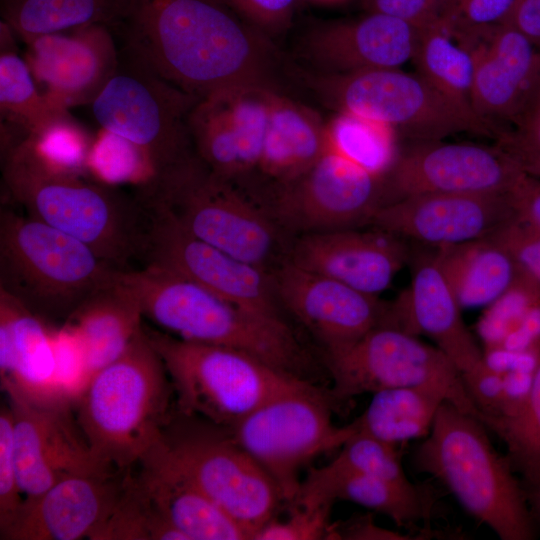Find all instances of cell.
<instances>
[{"mask_svg":"<svg viewBox=\"0 0 540 540\" xmlns=\"http://www.w3.org/2000/svg\"><path fill=\"white\" fill-rule=\"evenodd\" d=\"M129 55L198 98L235 87L281 91L289 66L272 38L219 0H138Z\"/></svg>","mask_w":540,"mask_h":540,"instance_id":"6da1fadb","label":"cell"},{"mask_svg":"<svg viewBox=\"0 0 540 540\" xmlns=\"http://www.w3.org/2000/svg\"><path fill=\"white\" fill-rule=\"evenodd\" d=\"M7 196L24 213L88 245L119 269L139 259L146 212L115 186L48 163L26 137L2 154Z\"/></svg>","mask_w":540,"mask_h":540,"instance_id":"7a4b0ae2","label":"cell"},{"mask_svg":"<svg viewBox=\"0 0 540 540\" xmlns=\"http://www.w3.org/2000/svg\"><path fill=\"white\" fill-rule=\"evenodd\" d=\"M115 280L134 297L142 316L166 333L240 350L308 379L311 357L284 319L251 312L155 266L117 269Z\"/></svg>","mask_w":540,"mask_h":540,"instance_id":"3957f363","label":"cell"},{"mask_svg":"<svg viewBox=\"0 0 540 540\" xmlns=\"http://www.w3.org/2000/svg\"><path fill=\"white\" fill-rule=\"evenodd\" d=\"M135 197L146 210L245 262L272 272L287 259L289 233L258 200L213 172L195 151L137 187Z\"/></svg>","mask_w":540,"mask_h":540,"instance_id":"277c9868","label":"cell"},{"mask_svg":"<svg viewBox=\"0 0 540 540\" xmlns=\"http://www.w3.org/2000/svg\"><path fill=\"white\" fill-rule=\"evenodd\" d=\"M173 386L144 327L96 372L77 400V421L94 456L124 470L140 463L167 425Z\"/></svg>","mask_w":540,"mask_h":540,"instance_id":"5b68a950","label":"cell"},{"mask_svg":"<svg viewBox=\"0 0 540 540\" xmlns=\"http://www.w3.org/2000/svg\"><path fill=\"white\" fill-rule=\"evenodd\" d=\"M418 470L438 479L473 517L502 540H531L535 531L525 491L486 426L445 401L414 455Z\"/></svg>","mask_w":540,"mask_h":540,"instance_id":"8992f818","label":"cell"},{"mask_svg":"<svg viewBox=\"0 0 540 540\" xmlns=\"http://www.w3.org/2000/svg\"><path fill=\"white\" fill-rule=\"evenodd\" d=\"M116 269L75 237L1 207L0 290L42 319L66 321Z\"/></svg>","mask_w":540,"mask_h":540,"instance_id":"52a82bcc","label":"cell"},{"mask_svg":"<svg viewBox=\"0 0 540 540\" xmlns=\"http://www.w3.org/2000/svg\"><path fill=\"white\" fill-rule=\"evenodd\" d=\"M289 73L336 113L387 125L409 141L443 140L459 133L499 140L506 132L445 96L417 72L393 68L320 73L291 64Z\"/></svg>","mask_w":540,"mask_h":540,"instance_id":"ba28073f","label":"cell"},{"mask_svg":"<svg viewBox=\"0 0 540 540\" xmlns=\"http://www.w3.org/2000/svg\"><path fill=\"white\" fill-rule=\"evenodd\" d=\"M144 331L163 361L180 411L221 427L231 428L273 398L311 383L240 350Z\"/></svg>","mask_w":540,"mask_h":540,"instance_id":"9c48e42d","label":"cell"},{"mask_svg":"<svg viewBox=\"0 0 540 540\" xmlns=\"http://www.w3.org/2000/svg\"><path fill=\"white\" fill-rule=\"evenodd\" d=\"M182 473L252 539L274 518L283 500L269 474L233 438L230 430L209 422L164 429L148 452ZM147 453V454H148Z\"/></svg>","mask_w":540,"mask_h":540,"instance_id":"30bf717a","label":"cell"},{"mask_svg":"<svg viewBox=\"0 0 540 540\" xmlns=\"http://www.w3.org/2000/svg\"><path fill=\"white\" fill-rule=\"evenodd\" d=\"M324 354L333 400L392 388L437 386L450 394L452 404L481 421L450 358L435 345L396 326L378 325L358 340Z\"/></svg>","mask_w":540,"mask_h":540,"instance_id":"8fae6325","label":"cell"},{"mask_svg":"<svg viewBox=\"0 0 540 540\" xmlns=\"http://www.w3.org/2000/svg\"><path fill=\"white\" fill-rule=\"evenodd\" d=\"M332 401L329 391L310 383L273 398L228 428L273 479L284 501H295L304 465L345 443L343 427L332 422Z\"/></svg>","mask_w":540,"mask_h":540,"instance_id":"7c38bea8","label":"cell"},{"mask_svg":"<svg viewBox=\"0 0 540 540\" xmlns=\"http://www.w3.org/2000/svg\"><path fill=\"white\" fill-rule=\"evenodd\" d=\"M199 99L130 56L90 105L101 129L139 146L157 174L194 152L188 117Z\"/></svg>","mask_w":540,"mask_h":540,"instance_id":"4fadbf2b","label":"cell"},{"mask_svg":"<svg viewBox=\"0 0 540 540\" xmlns=\"http://www.w3.org/2000/svg\"><path fill=\"white\" fill-rule=\"evenodd\" d=\"M384 203L383 178L329 150L301 177L263 202L289 234H306L370 224Z\"/></svg>","mask_w":540,"mask_h":540,"instance_id":"5bb4252c","label":"cell"},{"mask_svg":"<svg viewBox=\"0 0 540 540\" xmlns=\"http://www.w3.org/2000/svg\"><path fill=\"white\" fill-rule=\"evenodd\" d=\"M139 260L191 280L251 312L284 319L271 271L236 258L146 210ZM285 320V319H284Z\"/></svg>","mask_w":540,"mask_h":540,"instance_id":"9a60e30c","label":"cell"},{"mask_svg":"<svg viewBox=\"0 0 540 540\" xmlns=\"http://www.w3.org/2000/svg\"><path fill=\"white\" fill-rule=\"evenodd\" d=\"M522 171L499 144L409 141L383 178V205L427 193L506 194Z\"/></svg>","mask_w":540,"mask_h":540,"instance_id":"2e32d148","label":"cell"},{"mask_svg":"<svg viewBox=\"0 0 540 540\" xmlns=\"http://www.w3.org/2000/svg\"><path fill=\"white\" fill-rule=\"evenodd\" d=\"M275 92L235 87L201 98L188 117L197 156L216 174L239 186L261 159Z\"/></svg>","mask_w":540,"mask_h":540,"instance_id":"e0dca14e","label":"cell"},{"mask_svg":"<svg viewBox=\"0 0 540 540\" xmlns=\"http://www.w3.org/2000/svg\"><path fill=\"white\" fill-rule=\"evenodd\" d=\"M514 217L506 194L427 193L382 205L369 225L440 249L489 237Z\"/></svg>","mask_w":540,"mask_h":540,"instance_id":"ac0fdd59","label":"cell"},{"mask_svg":"<svg viewBox=\"0 0 540 540\" xmlns=\"http://www.w3.org/2000/svg\"><path fill=\"white\" fill-rule=\"evenodd\" d=\"M272 274L283 310L294 316L324 351L348 345L386 321L389 304L379 296L305 270L287 259Z\"/></svg>","mask_w":540,"mask_h":540,"instance_id":"d6986e66","label":"cell"},{"mask_svg":"<svg viewBox=\"0 0 540 540\" xmlns=\"http://www.w3.org/2000/svg\"><path fill=\"white\" fill-rule=\"evenodd\" d=\"M10 400L14 460L25 498H36L70 476L112 474L77 432L67 409Z\"/></svg>","mask_w":540,"mask_h":540,"instance_id":"ffe728a7","label":"cell"},{"mask_svg":"<svg viewBox=\"0 0 540 540\" xmlns=\"http://www.w3.org/2000/svg\"><path fill=\"white\" fill-rule=\"evenodd\" d=\"M410 254L406 240L371 226L298 235L291 242L287 260L379 296L409 262Z\"/></svg>","mask_w":540,"mask_h":540,"instance_id":"44dd1931","label":"cell"},{"mask_svg":"<svg viewBox=\"0 0 540 540\" xmlns=\"http://www.w3.org/2000/svg\"><path fill=\"white\" fill-rule=\"evenodd\" d=\"M409 262V287L389 304L385 324L429 338L462 376L473 373L484 363L483 353L463 320L437 250L411 252Z\"/></svg>","mask_w":540,"mask_h":540,"instance_id":"7402d4cb","label":"cell"},{"mask_svg":"<svg viewBox=\"0 0 540 540\" xmlns=\"http://www.w3.org/2000/svg\"><path fill=\"white\" fill-rule=\"evenodd\" d=\"M27 64L44 95L70 108L91 104L119 66L114 39L103 25L41 35L25 42Z\"/></svg>","mask_w":540,"mask_h":540,"instance_id":"603a6c76","label":"cell"},{"mask_svg":"<svg viewBox=\"0 0 540 540\" xmlns=\"http://www.w3.org/2000/svg\"><path fill=\"white\" fill-rule=\"evenodd\" d=\"M418 32L401 19L367 12L312 27L299 44V55L320 73L399 68L412 60Z\"/></svg>","mask_w":540,"mask_h":540,"instance_id":"cb8c5ba5","label":"cell"},{"mask_svg":"<svg viewBox=\"0 0 540 540\" xmlns=\"http://www.w3.org/2000/svg\"><path fill=\"white\" fill-rule=\"evenodd\" d=\"M111 475L64 478L36 498H25L10 523L6 540L92 539L113 511L124 486Z\"/></svg>","mask_w":540,"mask_h":540,"instance_id":"d4e9b609","label":"cell"},{"mask_svg":"<svg viewBox=\"0 0 540 540\" xmlns=\"http://www.w3.org/2000/svg\"><path fill=\"white\" fill-rule=\"evenodd\" d=\"M460 42L473 56V111L495 125H516L531 90L540 51L507 23Z\"/></svg>","mask_w":540,"mask_h":540,"instance_id":"484cf974","label":"cell"},{"mask_svg":"<svg viewBox=\"0 0 540 540\" xmlns=\"http://www.w3.org/2000/svg\"><path fill=\"white\" fill-rule=\"evenodd\" d=\"M52 329L0 290V378L10 399L60 408L56 398Z\"/></svg>","mask_w":540,"mask_h":540,"instance_id":"4316f807","label":"cell"},{"mask_svg":"<svg viewBox=\"0 0 540 540\" xmlns=\"http://www.w3.org/2000/svg\"><path fill=\"white\" fill-rule=\"evenodd\" d=\"M434 496L429 487L399 484L329 463L309 471L293 503L319 505L347 500L388 516L398 526H409L430 520Z\"/></svg>","mask_w":540,"mask_h":540,"instance_id":"83f0119b","label":"cell"},{"mask_svg":"<svg viewBox=\"0 0 540 540\" xmlns=\"http://www.w3.org/2000/svg\"><path fill=\"white\" fill-rule=\"evenodd\" d=\"M328 150L327 123L320 114L283 93H275L254 175L270 184L271 193L301 177Z\"/></svg>","mask_w":540,"mask_h":540,"instance_id":"f1b7e54d","label":"cell"},{"mask_svg":"<svg viewBox=\"0 0 540 540\" xmlns=\"http://www.w3.org/2000/svg\"><path fill=\"white\" fill-rule=\"evenodd\" d=\"M137 479L161 515L187 540H244L247 533L182 473L148 453Z\"/></svg>","mask_w":540,"mask_h":540,"instance_id":"f546056e","label":"cell"},{"mask_svg":"<svg viewBox=\"0 0 540 540\" xmlns=\"http://www.w3.org/2000/svg\"><path fill=\"white\" fill-rule=\"evenodd\" d=\"M134 297L115 280L87 298L65 321L86 347L92 376L120 357L142 330Z\"/></svg>","mask_w":540,"mask_h":540,"instance_id":"4dcf8cb0","label":"cell"},{"mask_svg":"<svg viewBox=\"0 0 540 540\" xmlns=\"http://www.w3.org/2000/svg\"><path fill=\"white\" fill-rule=\"evenodd\" d=\"M436 250L462 309L487 307L522 273L509 251L491 236Z\"/></svg>","mask_w":540,"mask_h":540,"instance_id":"1f68e13d","label":"cell"},{"mask_svg":"<svg viewBox=\"0 0 540 540\" xmlns=\"http://www.w3.org/2000/svg\"><path fill=\"white\" fill-rule=\"evenodd\" d=\"M445 401L452 403L450 394L437 386L400 387L375 392L364 412L343 426L347 440L364 434L397 445L426 437Z\"/></svg>","mask_w":540,"mask_h":540,"instance_id":"d6a6232c","label":"cell"},{"mask_svg":"<svg viewBox=\"0 0 540 540\" xmlns=\"http://www.w3.org/2000/svg\"><path fill=\"white\" fill-rule=\"evenodd\" d=\"M138 0H6L3 17L25 42L91 25H121Z\"/></svg>","mask_w":540,"mask_h":540,"instance_id":"836d02e7","label":"cell"},{"mask_svg":"<svg viewBox=\"0 0 540 540\" xmlns=\"http://www.w3.org/2000/svg\"><path fill=\"white\" fill-rule=\"evenodd\" d=\"M411 61L416 72L433 87L474 112L472 53L451 33L441 16L419 28Z\"/></svg>","mask_w":540,"mask_h":540,"instance_id":"e575fe53","label":"cell"},{"mask_svg":"<svg viewBox=\"0 0 540 540\" xmlns=\"http://www.w3.org/2000/svg\"><path fill=\"white\" fill-rule=\"evenodd\" d=\"M7 44L1 38V119L26 137L39 136L71 115L68 109L54 104L38 91L27 62L12 50V39Z\"/></svg>","mask_w":540,"mask_h":540,"instance_id":"d590c367","label":"cell"},{"mask_svg":"<svg viewBox=\"0 0 540 540\" xmlns=\"http://www.w3.org/2000/svg\"><path fill=\"white\" fill-rule=\"evenodd\" d=\"M329 148L371 174L384 178L400 148L391 127L348 113H336L327 122Z\"/></svg>","mask_w":540,"mask_h":540,"instance_id":"8d00e7d4","label":"cell"},{"mask_svg":"<svg viewBox=\"0 0 540 540\" xmlns=\"http://www.w3.org/2000/svg\"><path fill=\"white\" fill-rule=\"evenodd\" d=\"M484 425L502 439L514 471L536 491L540 487V359L523 404L510 415L487 419Z\"/></svg>","mask_w":540,"mask_h":540,"instance_id":"74e56055","label":"cell"},{"mask_svg":"<svg viewBox=\"0 0 540 540\" xmlns=\"http://www.w3.org/2000/svg\"><path fill=\"white\" fill-rule=\"evenodd\" d=\"M92 540H187L153 506L137 479L125 477L120 497Z\"/></svg>","mask_w":540,"mask_h":540,"instance_id":"f35d334b","label":"cell"},{"mask_svg":"<svg viewBox=\"0 0 540 540\" xmlns=\"http://www.w3.org/2000/svg\"><path fill=\"white\" fill-rule=\"evenodd\" d=\"M87 170L93 179L110 186L130 183L139 187L156 174V168L145 151L104 129L93 140Z\"/></svg>","mask_w":540,"mask_h":540,"instance_id":"ab89813d","label":"cell"},{"mask_svg":"<svg viewBox=\"0 0 540 540\" xmlns=\"http://www.w3.org/2000/svg\"><path fill=\"white\" fill-rule=\"evenodd\" d=\"M540 302V284L524 271L515 283L497 298L478 321L477 330L486 348L499 346Z\"/></svg>","mask_w":540,"mask_h":540,"instance_id":"60d3db41","label":"cell"},{"mask_svg":"<svg viewBox=\"0 0 540 540\" xmlns=\"http://www.w3.org/2000/svg\"><path fill=\"white\" fill-rule=\"evenodd\" d=\"M52 342L57 402L61 408L69 409L75 406L91 379L86 347L78 332L65 322L52 329Z\"/></svg>","mask_w":540,"mask_h":540,"instance_id":"b9f144b4","label":"cell"},{"mask_svg":"<svg viewBox=\"0 0 540 540\" xmlns=\"http://www.w3.org/2000/svg\"><path fill=\"white\" fill-rule=\"evenodd\" d=\"M330 464L399 484L412 483L403 470L396 445L369 435L357 434L350 437Z\"/></svg>","mask_w":540,"mask_h":540,"instance_id":"7bdbcfd3","label":"cell"},{"mask_svg":"<svg viewBox=\"0 0 540 540\" xmlns=\"http://www.w3.org/2000/svg\"><path fill=\"white\" fill-rule=\"evenodd\" d=\"M37 152L51 165L86 175L94 138L69 117L39 136H28Z\"/></svg>","mask_w":540,"mask_h":540,"instance_id":"ee69618b","label":"cell"},{"mask_svg":"<svg viewBox=\"0 0 540 540\" xmlns=\"http://www.w3.org/2000/svg\"><path fill=\"white\" fill-rule=\"evenodd\" d=\"M518 0H448L441 15L458 40L506 23Z\"/></svg>","mask_w":540,"mask_h":540,"instance_id":"f6af8a7d","label":"cell"},{"mask_svg":"<svg viewBox=\"0 0 540 540\" xmlns=\"http://www.w3.org/2000/svg\"><path fill=\"white\" fill-rule=\"evenodd\" d=\"M333 504L303 505L293 503L285 520L272 518L253 536V540L326 539Z\"/></svg>","mask_w":540,"mask_h":540,"instance_id":"bcb514c9","label":"cell"},{"mask_svg":"<svg viewBox=\"0 0 540 540\" xmlns=\"http://www.w3.org/2000/svg\"><path fill=\"white\" fill-rule=\"evenodd\" d=\"M13 453V413L11 407L0 412V530L6 527L21 507L22 498Z\"/></svg>","mask_w":540,"mask_h":540,"instance_id":"7dc6e473","label":"cell"},{"mask_svg":"<svg viewBox=\"0 0 540 540\" xmlns=\"http://www.w3.org/2000/svg\"><path fill=\"white\" fill-rule=\"evenodd\" d=\"M270 38L291 24L296 0H219Z\"/></svg>","mask_w":540,"mask_h":540,"instance_id":"c3c4849f","label":"cell"},{"mask_svg":"<svg viewBox=\"0 0 540 540\" xmlns=\"http://www.w3.org/2000/svg\"><path fill=\"white\" fill-rule=\"evenodd\" d=\"M512 255L522 271L540 284V231L516 217L493 235Z\"/></svg>","mask_w":540,"mask_h":540,"instance_id":"681fc988","label":"cell"},{"mask_svg":"<svg viewBox=\"0 0 540 540\" xmlns=\"http://www.w3.org/2000/svg\"><path fill=\"white\" fill-rule=\"evenodd\" d=\"M464 385L481 415V422L500 415L503 403V373L489 367L485 361L473 373L462 376Z\"/></svg>","mask_w":540,"mask_h":540,"instance_id":"f907efd6","label":"cell"},{"mask_svg":"<svg viewBox=\"0 0 540 540\" xmlns=\"http://www.w3.org/2000/svg\"><path fill=\"white\" fill-rule=\"evenodd\" d=\"M448 0H362L367 12L386 14L421 28L439 18Z\"/></svg>","mask_w":540,"mask_h":540,"instance_id":"816d5d0a","label":"cell"},{"mask_svg":"<svg viewBox=\"0 0 540 540\" xmlns=\"http://www.w3.org/2000/svg\"><path fill=\"white\" fill-rule=\"evenodd\" d=\"M506 196L515 217L540 231V179L522 171Z\"/></svg>","mask_w":540,"mask_h":540,"instance_id":"f5cc1de1","label":"cell"},{"mask_svg":"<svg viewBox=\"0 0 540 540\" xmlns=\"http://www.w3.org/2000/svg\"><path fill=\"white\" fill-rule=\"evenodd\" d=\"M326 539L402 540L410 539V537L382 528L374 523L370 515H366L341 524L331 523Z\"/></svg>","mask_w":540,"mask_h":540,"instance_id":"db71d44e","label":"cell"},{"mask_svg":"<svg viewBox=\"0 0 540 540\" xmlns=\"http://www.w3.org/2000/svg\"><path fill=\"white\" fill-rule=\"evenodd\" d=\"M497 347L510 351L540 348V302L528 311L520 324Z\"/></svg>","mask_w":540,"mask_h":540,"instance_id":"11a10c76","label":"cell"},{"mask_svg":"<svg viewBox=\"0 0 540 540\" xmlns=\"http://www.w3.org/2000/svg\"><path fill=\"white\" fill-rule=\"evenodd\" d=\"M506 23L519 30L540 51V0H518Z\"/></svg>","mask_w":540,"mask_h":540,"instance_id":"9f6ffc18","label":"cell"},{"mask_svg":"<svg viewBox=\"0 0 540 540\" xmlns=\"http://www.w3.org/2000/svg\"><path fill=\"white\" fill-rule=\"evenodd\" d=\"M500 146L517 161L524 172L540 179V152L509 141L501 142Z\"/></svg>","mask_w":540,"mask_h":540,"instance_id":"6f0895ef","label":"cell"},{"mask_svg":"<svg viewBox=\"0 0 540 540\" xmlns=\"http://www.w3.org/2000/svg\"><path fill=\"white\" fill-rule=\"evenodd\" d=\"M539 98H540V52H539L538 60L536 63L531 90H530L524 110H526L530 106V104H532L534 101H536Z\"/></svg>","mask_w":540,"mask_h":540,"instance_id":"680465c9","label":"cell"},{"mask_svg":"<svg viewBox=\"0 0 540 540\" xmlns=\"http://www.w3.org/2000/svg\"><path fill=\"white\" fill-rule=\"evenodd\" d=\"M534 492L536 494V505H537L538 516L540 519V487Z\"/></svg>","mask_w":540,"mask_h":540,"instance_id":"91938a15","label":"cell"},{"mask_svg":"<svg viewBox=\"0 0 540 540\" xmlns=\"http://www.w3.org/2000/svg\"><path fill=\"white\" fill-rule=\"evenodd\" d=\"M316 1H319V2H334V1H337V0H316Z\"/></svg>","mask_w":540,"mask_h":540,"instance_id":"94428289","label":"cell"}]
</instances>
